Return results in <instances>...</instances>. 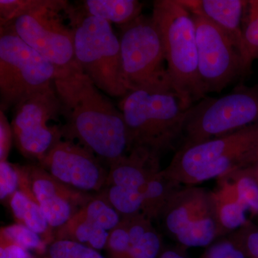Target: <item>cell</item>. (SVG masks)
Wrapping results in <instances>:
<instances>
[{
	"instance_id": "cell-23",
	"label": "cell",
	"mask_w": 258,
	"mask_h": 258,
	"mask_svg": "<svg viewBox=\"0 0 258 258\" xmlns=\"http://www.w3.org/2000/svg\"><path fill=\"white\" fill-rule=\"evenodd\" d=\"M222 177L230 181L237 198L250 213L251 216L254 218L257 217L258 182L250 166L237 169Z\"/></svg>"
},
{
	"instance_id": "cell-25",
	"label": "cell",
	"mask_w": 258,
	"mask_h": 258,
	"mask_svg": "<svg viewBox=\"0 0 258 258\" xmlns=\"http://www.w3.org/2000/svg\"><path fill=\"white\" fill-rule=\"evenodd\" d=\"M0 232L24 248L35 251L37 253L45 252L48 244L36 232L18 223L2 227Z\"/></svg>"
},
{
	"instance_id": "cell-29",
	"label": "cell",
	"mask_w": 258,
	"mask_h": 258,
	"mask_svg": "<svg viewBox=\"0 0 258 258\" xmlns=\"http://www.w3.org/2000/svg\"><path fill=\"white\" fill-rule=\"evenodd\" d=\"M109 258H129L130 240L124 220L109 231L106 247Z\"/></svg>"
},
{
	"instance_id": "cell-26",
	"label": "cell",
	"mask_w": 258,
	"mask_h": 258,
	"mask_svg": "<svg viewBox=\"0 0 258 258\" xmlns=\"http://www.w3.org/2000/svg\"><path fill=\"white\" fill-rule=\"evenodd\" d=\"M50 258H106L96 249L74 241L55 240L49 247Z\"/></svg>"
},
{
	"instance_id": "cell-14",
	"label": "cell",
	"mask_w": 258,
	"mask_h": 258,
	"mask_svg": "<svg viewBox=\"0 0 258 258\" xmlns=\"http://www.w3.org/2000/svg\"><path fill=\"white\" fill-rule=\"evenodd\" d=\"M30 189L51 228L63 225L95 195L74 189L51 175L41 166H24Z\"/></svg>"
},
{
	"instance_id": "cell-15",
	"label": "cell",
	"mask_w": 258,
	"mask_h": 258,
	"mask_svg": "<svg viewBox=\"0 0 258 258\" xmlns=\"http://www.w3.org/2000/svg\"><path fill=\"white\" fill-rule=\"evenodd\" d=\"M159 158L141 149H134L125 155L108 162L106 186H120L143 192L153 176L161 171Z\"/></svg>"
},
{
	"instance_id": "cell-21",
	"label": "cell",
	"mask_w": 258,
	"mask_h": 258,
	"mask_svg": "<svg viewBox=\"0 0 258 258\" xmlns=\"http://www.w3.org/2000/svg\"><path fill=\"white\" fill-rule=\"evenodd\" d=\"M181 186L166 178L162 170L159 171L149 180L142 192V213L152 221L161 217L171 197Z\"/></svg>"
},
{
	"instance_id": "cell-34",
	"label": "cell",
	"mask_w": 258,
	"mask_h": 258,
	"mask_svg": "<svg viewBox=\"0 0 258 258\" xmlns=\"http://www.w3.org/2000/svg\"><path fill=\"white\" fill-rule=\"evenodd\" d=\"M159 258H185L182 255L172 250H167L163 252Z\"/></svg>"
},
{
	"instance_id": "cell-33",
	"label": "cell",
	"mask_w": 258,
	"mask_h": 258,
	"mask_svg": "<svg viewBox=\"0 0 258 258\" xmlns=\"http://www.w3.org/2000/svg\"><path fill=\"white\" fill-rule=\"evenodd\" d=\"M0 258H33L24 248L0 232Z\"/></svg>"
},
{
	"instance_id": "cell-2",
	"label": "cell",
	"mask_w": 258,
	"mask_h": 258,
	"mask_svg": "<svg viewBox=\"0 0 258 258\" xmlns=\"http://www.w3.org/2000/svg\"><path fill=\"white\" fill-rule=\"evenodd\" d=\"M129 151L144 149L160 159L174 149L184 131V111L172 89H139L120 99Z\"/></svg>"
},
{
	"instance_id": "cell-10",
	"label": "cell",
	"mask_w": 258,
	"mask_h": 258,
	"mask_svg": "<svg viewBox=\"0 0 258 258\" xmlns=\"http://www.w3.org/2000/svg\"><path fill=\"white\" fill-rule=\"evenodd\" d=\"M69 5L67 1L46 0L38 9L19 17L8 25L57 69L76 63L74 28L64 23L62 16Z\"/></svg>"
},
{
	"instance_id": "cell-3",
	"label": "cell",
	"mask_w": 258,
	"mask_h": 258,
	"mask_svg": "<svg viewBox=\"0 0 258 258\" xmlns=\"http://www.w3.org/2000/svg\"><path fill=\"white\" fill-rule=\"evenodd\" d=\"M258 160V122L202 143L180 147L163 174L180 186H195Z\"/></svg>"
},
{
	"instance_id": "cell-31",
	"label": "cell",
	"mask_w": 258,
	"mask_h": 258,
	"mask_svg": "<svg viewBox=\"0 0 258 258\" xmlns=\"http://www.w3.org/2000/svg\"><path fill=\"white\" fill-rule=\"evenodd\" d=\"M203 258H246V254L232 241L228 240L212 245Z\"/></svg>"
},
{
	"instance_id": "cell-12",
	"label": "cell",
	"mask_w": 258,
	"mask_h": 258,
	"mask_svg": "<svg viewBox=\"0 0 258 258\" xmlns=\"http://www.w3.org/2000/svg\"><path fill=\"white\" fill-rule=\"evenodd\" d=\"M196 27L198 71L205 95L220 93L244 77L240 51L222 29L202 16H193Z\"/></svg>"
},
{
	"instance_id": "cell-11",
	"label": "cell",
	"mask_w": 258,
	"mask_h": 258,
	"mask_svg": "<svg viewBox=\"0 0 258 258\" xmlns=\"http://www.w3.org/2000/svg\"><path fill=\"white\" fill-rule=\"evenodd\" d=\"M161 217L166 231L186 247H205L219 237L212 192L204 188L176 189Z\"/></svg>"
},
{
	"instance_id": "cell-7",
	"label": "cell",
	"mask_w": 258,
	"mask_h": 258,
	"mask_svg": "<svg viewBox=\"0 0 258 258\" xmlns=\"http://www.w3.org/2000/svg\"><path fill=\"white\" fill-rule=\"evenodd\" d=\"M57 68L7 25L0 27V111L53 85Z\"/></svg>"
},
{
	"instance_id": "cell-30",
	"label": "cell",
	"mask_w": 258,
	"mask_h": 258,
	"mask_svg": "<svg viewBox=\"0 0 258 258\" xmlns=\"http://www.w3.org/2000/svg\"><path fill=\"white\" fill-rule=\"evenodd\" d=\"M19 189V176L15 164L0 161V200H10Z\"/></svg>"
},
{
	"instance_id": "cell-1",
	"label": "cell",
	"mask_w": 258,
	"mask_h": 258,
	"mask_svg": "<svg viewBox=\"0 0 258 258\" xmlns=\"http://www.w3.org/2000/svg\"><path fill=\"white\" fill-rule=\"evenodd\" d=\"M53 86L62 106L64 139H76L108 163L128 153V135L121 111L77 62L57 69Z\"/></svg>"
},
{
	"instance_id": "cell-22",
	"label": "cell",
	"mask_w": 258,
	"mask_h": 258,
	"mask_svg": "<svg viewBox=\"0 0 258 258\" xmlns=\"http://www.w3.org/2000/svg\"><path fill=\"white\" fill-rule=\"evenodd\" d=\"M244 15L240 48L244 77L251 72L252 64L258 60V0L247 2Z\"/></svg>"
},
{
	"instance_id": "cell-4",
	"label": "cell",
	"mask_w": 258,
	"mask_h": 258,
	"mask_svg": "<svg viewBox=\"0 0 258 258\" xmlns=\"http://www.w3.org/2000/svg\"><path fill=\"white\" fill-rule=\"evenodd\" d=\"M152 16L162 39L171 88L186 111L206 97L199 76L195 20L179 0H155Z\"/></svg>"
},
{
	"instance_id": "cell-16",
	"label": "cell",
	"mask_w": 258,
	"mask_h": 258,
	"mask_svg": "<svg viewBox=\"0 0 258 258\" xmlns=\"http://www.w3.org/2000/svg\"><path fill=\"white\" fill-rule=\"evenodd\" d=\"M193 16H202L222 29L240 53L242 20L247 1L243 0H179Z\"/></svg>"
},
{
	"instance_id": "cell-28",
	"label": "cell",
	"mask_w": 258,
	"mask_h": 258,
	"mask_svg": "<svg viewBox=\"0 0 258 258\" xmlns=\"http://www.w3.org/2000/svg\"><path fill=\"white\" fill-rule=\"evenodd\" d=\"M230 240L240 247L246 255L258 258V226L250 220L232 232Z\"/></svg>"
},
{
	"instance_id": "cell-32",
	"label": "cell",
	"mask_w": 258,
	"mask_h": 258,
	"mask_svg": "<svg viewBox=\"0 0 258 258\" xmlns=\"http://www.w3.org/2000/svg\"><path fill=\"white\" fill-rule=\"evenodd\" d=\"M13 139L11 123L5 112L0 111V161H8Z\"/></svg>"
},
{
	"instance_id": "cell-5",
	"label": "cell",
	"mask_w": 258,
	"mask_h": 258,
	"mask_svg": "<svg viewBox=\"0 0 258 258\" xmlns=\"http://www.w3.org/2000/svg\"><path fill=\"white\" fill-rule=\"evenodd\" d=\"M74 30L76 61L98 89L122 98L129 92L122 69L119 37L111 24L70 5L66 10Z\"/></svg>"
},
{
	"instance_id": "cell-24",
	"label": "cell",
	"mask_w": 258,
	"mask_h": 258,
	"mask_svg": "<svg viewBox=\"0 0 258 258\" xmlns=\"http://www.w3.org/2000/svg\"><path fill=\"white\" fill-rule=\"evenodd\" d=\"M118 212L121 217L142 212V193L138 190L120 186H106L98 194Z\"/></svg>"
},
{
	"instance_id": "cell-17",
	"label": "cell",
	"mask_w": 258,
	"mask_h": 258,
	"mask_svg": "<svg viewBox=\"0 0 258 258\" xmlns=\"http://www.w3.org/2000/svg\"><path fill=\"white\" fill-rule=\"evenodd\" d=\"M218 179L217 189L211 191L215 205L219 236L235 232L248 221L247 210L240 203L232 184L225 178Z\"/></svg>"
},
{
	"instance_id": "cell-9",
	"label": "cell",
	"mask_w": 258,
	"mask_h": 258,
	"mask_svg": "<svg viewBox=\"0 0 258 258\" xmlns=\"http://www.w3.org/2000/svg\"><path fill=\"white\" fill-rule=\"evenodd\" d=\"M12 110L15 144L25 157L40 161L63 138L62 125H52V120L62 116L53 85L24 98Z\"/></svg>"
},
{
	"instance_id": "cell-35",
	"label": "cell",
	"mask_w": 258,
	"mask_h": 258,
	"mask_svg": "<svg viewBox=\"0 0 258 258\" xmlns=\"http://www.w3.org/2000/svg\"><path fill=\"white\" fill-rule=\"evenodd\" d=\"M249 166H250L251 170H252V173H253V175L258 182V160Z\"/></svg>"
},
{
	"instance_id": "cell-36",
	"label": "cell",
	"mask_w": 258,
	"mask_h": 258,
	"mask_svg": "<svg viewBox=\"0 0 258 258\" xmlns=\"http://www.w3.org/2000/svg\"><path fill=\"white\" fill-rule=\"evenodd\" d=\"M256 221H257V225L258 226V217H256Z\"/></svg>"
},
{
	"instance_id": "cell-8",
	"label": "cell",
	"mask_w": 258,
	"mask_h": 258,
	"mask_svg": "<svg viewBox=\"0 0 258 258\" xmlns=\"http://www.w3.org/2000/svg\"><path fill=\"white\" fill-rule=\"evenodd\" d=\"M120 30L122 69L129 92L139 89H172L162 39L152 15L142 14L120 27Z\"/></svg>"
},
{
	"instance_id": "cell-20",
	"label": "cell",
	"mask_w": 258,
	"mask_h": 258,
	"mask_svg": "<svg viewBox=\"0 0 258 258\" xmlns=\"http://www.w3.org/2000/svg\"><path fill=\"white\" fill-rule=\"evenodd\" d=\"M81 9L86 14L120 28L142 15L143 4L138 0H86Z\"/></svg>"
},
{
	"instance_id": "cell-27",
	"label": "cell",
	"mask_w": 258,
	"mask_h": 258,
	"mask_svg": "<svg viewBox=\"0 0 258 258\" xmlns=\"http://www.w3.org/2000/svg\"><path fill=\"white\" fill-rule=\"evenodd\" d=\"M46 0H0V27L6 26L15 19L38 9Z\"/></svg>"
},
{
	"instance_id": "cell-13",
	"label": "cell",
	"mask_w": 258,
	"mask_h": 258,
	"mask_svg": "<svg viewBox=\"0 0 258 258\" xmlns=\"http://www.w3.org/2000/svg\"><path fill=\"white\" fill-rule=\"evenodd\" d=\"M39 163L61 182L86 192L101 191L108 177L92 151L68 139L57 142Z\"/></svg>"
},
{
	"instance_id": "cell-18",
	"label": "cell",
	"mask_w": 258,
	"mask_h": 258,
	"mask_svg": "<svg viewBox=\"0 0 258 258\" xmlns=\"http://www.w3.org/2000/svg\"><path fill=\"white\" fill-rule=\"evenodd\" d=\"M9 202L17 223L36 232L48 243L51 238V227L37 203L29 184L20 185L18 191L12 195Z\"/></svg>"
},
{
	"instance_id": "cell-6",
	"label": "cell",
	"mask_w": 258,
	"mask_h": 258,
	"mask_svg": "<svg viewBox=\"0 0 258 258\" xmlns=\"http://www.w3.org/2000/svg\"><path fill=\"white\" fill-rule=\"evenodd\" d=\"M258 122V83L238 85L220 98L205 97L186 110L183 143L189 147Z\"/></svg>"
},
{
	"instance_id": "cell-19",
	"label": "cell",
	"mask_w": 258,
	"mask_h": 258,
	"mask_svg": "<svg viewBox=\"0 0 258 258\" xmlns=\"http://www.w3.org/2000/svg\"><path fill=\"white\" fill-rule=\"evenodd\" d=\"M108 234V231L79 210L57 229L55 240L74 241L98 250L106 247Z\"/></svg>"
}]
</instances>
